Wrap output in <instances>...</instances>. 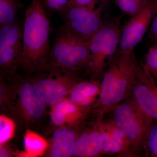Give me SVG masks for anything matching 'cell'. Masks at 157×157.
<instances>
[{
  "label": "cell",
  "instance_id": "cell-13",
  "mask_svg": "<svg viewBox=\"0 0 157 157\" xmlns=\"http://www.w3.org/2000/svg\"><path fill=\"white\" fill-rule=\"evenodd\" d=\"M103 114H100L96 127L84 131L77 138L74 155L77 157H94L102 154L100 124Z\"/></svg>",
  "mask_w": 157,
  "mask_h": 157
},
{
  "label": "cell",
  "instance_id": "cell-1",
  "mask_svg": "<svg viewBox=\"0 0 157 157\" xmlns=\"http://www.w3.org/2000/svg\"><path fill=\"white\" fill-rule=\"evenodd\" d=\"M23 29L22 48L18 61L28 73L45 71L48 67L51 50L49 21L41 0H32L26 9Z\"/></svg>",
  "mask_w": 157,
  "mask_h": 157
},
{
  "label": "cell",
  "instance_id": "cell-2",
  "mask_svg": "<svg viewBox=\"0 0 157 157\" xmlns=\"http://www.w3.org/2000/svg\"><path fill=\"white\" fill-rule=\"evenodd\" d=\"M140 67L134 51H117L101 82V94L95 105L100 113L113 111L129 95Z\"/></svg>",
  "mask_w": 157,
  "mask_h": 157
},
{
  "label": "cell",
  "instance_id": "cell-15",
  "mask_svg": "<svg viewBox=\"0 0 157 157\" xmlns=\"http://www.w3.org/2000/svg\"><path fill=\"white\" fill-rule=\"evenodd\" d=\"M24 151L20 153L19 156L38 157L44 154L48 144L41 135L28 129L24 136Z\"/></svg>",
  "mask_w": 157,
  "mask_h": 157
},
{
  "label": "cell",
  "instance_id": "cell-5",
  "mask_svg": "<svg viewBox=\"0 0 157 157\" xmlns=\"http://www.w3.org/2000/svg\"><path fill=\"white\" fill-rule=\"evenodd\" d=\"M90 42L75 36L62 27L51 48L48 67L76 72L86 67Z\"/></svg>",
  "mask_w": 157,
  "mask_h": 157
},
{
  "label": "cell",
  "instance_id": "cell-29",
  "mask_svg": "<svg viewBox=\"0 0 157 157\" xmlns=\"http://www.w3.org/2000/svg\"><path fill=\"white\" fill-rule=\"evenodd\" d=\"M137 3L140 4L141 6L143 7L146 6L147 5V3H148L149 0H135Z\"/></svg>",
  "mask_w": 157,
  "mask_h": 157
},
{
  "label": "cell",
  "instance_id": "cell-4",
  "mask_svg": "<svg viewBox=\"0 0 157 157\" xmlns=\"http://www.w3.org/2000/svg\"><path fill=\"white\" fill-rule=\"evenodd\" d=\"M122 27L109 19L90 42L89 60L85 69L92 80L102 78L118 48Z\"/></svg>",
  "mask_w": 157,
  "mask_h": 157
},
{
  "label": "cell",
  "instance_id": "cell-8",
  "mask_svg": "<svg viewBox=\"0 0 157 157\" xmlns=\"http://www.w3.org/2000/svg\"><path fill=\"white\" fill-rule=\"evenodd\" d=\"M155 3V0H149L146 6L133 15L123 27L117 51L125 53L134 51L148 30L154 12Z\"/></svg>",
  "mask_w": 157,
  "mask_h": 157
},
{
  "label": "cell",
  "instance_id": "cell-11",
  "mask_svg": "<svg viewBox=\"0 0 157 157\" xmlns=\"http://www.w3.org/2000/svg\"><path fill=\"white\" fill-rule=\"evenodd\" d=\"M50 112L52 122L56 126L76 125L86 117V109H82L64 98L52 105Z\"/></svg>",
  "mask_w": 157,
  "mask_h": 157
},
{
  "label": "cell",
  "instance_id": "cell-6",
  "mask_svg": "<svg viewBox=\"0 0 157 157\" xmlns=\"http://www.w3.org/2000/svg\"><path fill=\"white\" fill-rule=\"evenodd\" d=\"M113 111V121L124 133L132 155H135L142 150L144 137L154 120L144 114L131 97Z\"/></svg>",
  "mask_w": 157,
  "mask_h": 157
},
{
  "label": "cell",
  "instance_id": "cell-9",
  "mask_svg": "<svg viewBox=\"0 0 157 157\" xmlns=\"http://www.w3.org/2000/svg\"><path fill=\"white\" fill-rule=\"evenodd\" d=\"M150 77V73L144 64H140L129 95L144 114L157 121V96L151 85Z\"/></svg>",
  "mask_w": 157,
  "mask_h": 157
},
{
  "label": "cell",
  "instance_id": "cell-14",
  "mask_svg": "<svg viewBox=\"0 0 157 157\" xmlns=\"http://www.w3.org/2000/svg\"><path fill=\"white\" fill-rule=\"evenodd\" d=\"M78 137L71 129L63 127L57 129L52 136L50 157L73 156Z\"/></svg>",
  "mask_w": 157,
  "mask_h": 157
},
{
  "label": "cell",
  "instance_id": "cell-17",
  "mask_svg": "<svg viewBox=\"0 0 157 157\" xmlns=\"http://www.w3.org/2000/svg\"><path fill=\"white\" fill-rule=\"evenodd\" d=\"M22 44L0 48V66L6 71L14 70L22 51Z\"/></svg>",
  "mask_w": 157,
  "mask_h": 157
},
{
  "label": "cell",
  "instance_id": "cell-18",
  "mask_svg": "<svg viewBox=\"0 0 157 157\" xmlns=\"http://www.w3.org/2000/svg\"><path fill=\"white\" fill-rule=\"evenodd\" d=\"M18 5L17 0H0V25L16 22Z\"/></svg>",
  "mask_w": 157,
  "mask_h": 157
},
{
  "label": "cell",
  "instance_id": "cell-7",
  "mask_svg": "<svg viewBox=\"0 0 157 157\" xmlns=\"http://www.w3.org/2000/svg\"><path fill=\"white\" fill-rule=\"evenodd\" d=\"M47 70H50V74L39 77L35 82L46 104L52 106L68 95L78 82L74 76L75 72L56 68Z\"/></svg>",
  "mask_w": 157,
  "mask_h": 157
},
{
  "label": "cell",
  "instance_id": "cell-21",
  "mask_svg": "<svg viewBox=\"0 0 157 157\" xmlns=\"http://www.w3.org/2000/svg\"><path fill=\"white\" fill-rule=\"evenodd\" d=\"M144 64L155 81H157V42L150 47L144 57Z\"/></svg>",
  "mask_w": 157,
  "mask_h": 157
},
{
  "label": "cell",
  "instance_id": "cell-27",
  "mask_svg": "<svg viewBox=\"0 0 157 157\" xmlns=\"http://www.w3.org/2000/svg\"><path fill=\"white\" fill-rule=\"evenodd\" d=\"M10 155L9 150L4 146V144L0 145V157H9Z\"/></svg>",
  "mask_w": 157,
  "mask_h": 157
},
{
  "label": "cell",
  "instance_id": "cell-20",
  "mask_svg": "<svg viewBox=\"0 0 157 157\" xmlns=\"http://www.w3.org/2000/svg\"><path fill=\"white\" fill-rule=\"evenodd\" d=\"M15 130L14 121L4 115L0 116V145H2L12 139Z\"/></svg>",
  "mask_w": 157,
  "mask_h": 157
},
{
  "label": "cell",
  "instance_id": "cell-22",
  "mask_svg": "<svg viewBox=\"0 0 157 157\" xmlns=\"http://www.w3.org/2000/svg\"><path fill=\"white\" fill-rule=\"evenodd\" d=\"M115 2L121 11L132 16L137 14L144 7L135 0H115Z\"/></svg>",
  "mask_w": 157,
  "mask_h": 157
},
{
  "label": "cell",
  "instance_id": "cell-3",
  "mask_svg": "<svg viewBox=\"0 0 157 157\" xmlns=\"http://www.w3.org/2000/svg\"><path fill=\"white\" fill-rule=\"evenodd\" d=\"M98 3L94 6L78 7L68 3L61 11L64 20L63 28L75 36L90 42L109 19L108 0H101L97 6Z\"/></svg>",
  "mask_w": 157,
  "mask_h": 157
},
{
  "label": "cell",
  "instance_id": "cell-24",
  "mask_svg": "<svg viewBox=\"0 0 157 157\" xmlns=\"http://www.w3.org/2000/svg\"><path fill=\"white\" fill-rule=\"evenodd\" d=\"M147 39L153 43L157 42V0H155V8L151 23L147 31Z\"/></svg>",
  "mask_w": 157,
  "mask_h": 157
},
{
  "label": "cell",
  "instance_id": "cell-25",
  "mask_svg": "<svg viewBox=\"0 0 157 157\" xmlns=\"http://www.w3.org/2000/svg\"><path fill=\"white\" fill-rule=\"evenodd\" d=\"M45 5L48 9L61 11L67 6L69 0H45Z\"/></svg>",
  "mask_w": 157,
  "mask_h": 157
},
{
  "label": "cell",
  "instance_id": "cell-16",
  "mask_svg": "<svg viewBox=\"0 0 157 157\" xmlns=\"http://www.w3.org/2000/svg\"><path fill=\"white\" fill-rule=\"evenodd\" d=\"M23 30L15 22L1 25L0 48L22 44Z\"/></svg>",
  "mask_w": 157,
  "mask_h": 157
},
{
  "label": "cell",
  "instance_id": "cell-10",
  "mask_svg": "<svg viewBox=\"0 0 157 157\" xmlns=\"http://www.w3.org/2000/svg\"><path fill=\"white\" fill-rule=\"evenodd\" d=\"M18 94L21 106L27 117L33 120L42 117L46 104L35 81L23 82Z\"/></svg>",
  "mask_w": 157,
  "mask_h": 157
},
{
  "label": "cell",
  "instance_id": "cell-26",
  "mask_svg": "<svg viewBox=\"0 0 157 157\" xmlns=\"http://www.w3.org/2000/svg\"><path fill=\"white\" fill-rule=\"evenodd\" d=\"M98 2V0H69L68 3L78 7H89L95 6Z\"/></svg>",
  "mask_w": 157,
  "mask_h": 157
},
{
  "label": "cell",
  "instance_id": "cell-12",
  "mask_svg": "<svg viewBox=\"0 0 157 157\" xmlns=\"http://www.w3.org/2000/svg\"><path fill=\"white\" fill-rule=\"evenodd\" d=\"M101 82L98 80L82 81L76 83L68 94V99L82 109L95 106L100 97Z\"/></svg>",
  "mask_w": 157,
  "mask_h": 157
},
{
  "label": "cell",
  "instance_id": "cell-28",
  "mask_svg": "<svg viewBox=\"0 0 157 157\" xmlns=\"http://www.w3.org/2000/svg\"><path fill=\"white\" fill-rule=\"evenodd\" d=\"M150 82L151 85L154 91L156 94L157 96V85L156 82L155 81L154 78L151 76V74H150Z\"/></svg>",
  "mask_w": 157,
  "mask_h": 157
},
{
  "label": "cell",
  "instance_id": "cell-19",
  "mask_svg": "<svg viewBox=\"0 0 157 157\" xmlns=\"http://www.w3.org/2000/svg\"><path fill=\"white\" fill-rule=\"evenodd\" d=\"M142 149L148 157H157V121L154 120L147 132Z\"/></svg>",
  "mask_w": 157,
  "mask_h": 157
},
{
  "label": "cell",
  "instance_id": "cell-23",
  "mask_svg": "<svg viewBox=\"0 0 157 157\" xmlns=\"http://www.w3.org/2000/svg\"><path fill=\"white\" fill-rule=\"evenodd\" d=\"M101 120L100 128L101 132V145L102 154L110 155L112 146V137L109 131L105 128Z\"/></svg>",
  "mask_w": 157,
  "mask_h": 157
}]
</instances>
